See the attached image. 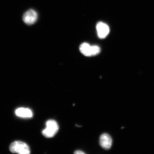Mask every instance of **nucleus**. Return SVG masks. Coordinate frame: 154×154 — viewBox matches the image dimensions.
Segmentation results:
<instances>
[{
    "label": "nucleus",
    "mask_w": 154,
    "mask_h": 154,
    "mask_svg": "<svg viewBox=\"0 0 154 154\" xmlns=\"http://www.w3.org/2000/svg\"><path fill=\"white\" fill-rule=\"evenodd\" d=\"M10 151L13 153L28 154L30 151L29 146L24 142L20 141L13 142L9 147Z\"/></svg>",
    "instance_id": "f257e3e1"
},
{
    "label": "nucleus",
    "mask_w": 154,
    "mask_h": 154,
    "mask_svg": "<svg viewBox=\"0 0 154 154\" xmlns=\"http://www.w3.org/2000/svg\"><path fill=\"white\" fill-rule=\"evenodd\" d=\"M59 128L58 125L56 121L50 120L46 122V128L43 131L42 134L46 137H53L57 134Z\"/></svg>",
    "instance_id": "f03ea898"
},
{
    "label": "nucleus",
    "mask_w": 154,
    "mask_h": 154,
    "mask_svg": "<svg viewBox=\"0 0 154 154\" xmlns=\"http://www.w3.org/2000/svg\"><path fill=\"white\" fill-rule=\"evenodd\" d=\"M80 51L81 53L85 56L91 57L99 54L100 52V48L97 46H91L89 44L85 43L80 45Z\"/></svg>",
    "instance_id": "7ed1b4c3"
},
{
    "label": "nucleus",
    "mask_w": 154,
    "mask_h": 154,
    "mask_svg": "<svg viewBox=\"0 0 154 154\" xmlns=\"http://www.w3.org/2000/svg\"><path fill=\"white\" fill-rule=\"evenodd\" d=\"M38 15L37 12L33 9H30L24 13L23 17V20L26 24H33L37 21Z\"/></svg>",
    "instance_id": "20e7f679"
},
{
    "label": "nucleus",
    "mask_w": 154,
    "mask_h": 154,
    "mask_svg": "<svg viewBox=\"0 0 154 154\" xmlns=\"http://www.w3.org/2000/svg\"><path fill=\"white\" fill-rule=\"evenodd\" d=\"M98 36L101 38H105L109 32V26L106 24L102 22H98L96 26Z\"/></svg>",
    "instance_id": "39448f33"
},
{
    "label": "nucleus",
    "mask_w": 154,
    "mask_h": 154,
    "mask_svg": "<svg viewBox=\"0 0 154 154\" xmlns=\"http://www.w3.org/2000/svg\"><path fill=\"white\" fill-rule=\"evenodd\" d=\"M100 143L103 149L108 150L111 147L112 139L109 134H104L100 137Z\"/></svg>",
    "instance_id": "423d86ee"
},
{
    "label": "nucleus",
    "mask_w": 154,
    "mask_h": 154,
    "mask_svg": "<svg viewBox=\"0 0 154 154\" xmlns=\"http://www.w3.org/2000/svg\"><path fill=\"white\" fill-rule=\"evenodd\" d=\"M15 113L17 116L23 118H31L33 115V113L30 109L23 107L17 109Z\"/></svg>",
    "instance_id": "0eeeda50"
},
{
    "label": "nucleus",
    "mask_w": 154,
    "mask_h": 154,
    "mask_svg": "<svg viewBox=\"0 0 154 154\" xmlns=\"http://www.w3.org/2000/svg\"><path fill=\"white\" fill-rule=\"evenodd\" d=\"M74 154H85V153L84 152H82L81 151H79V150H78V151H76L75 152Z\"/></svg>",
    "instance_id": "6e6552de"
}]
</instances>
